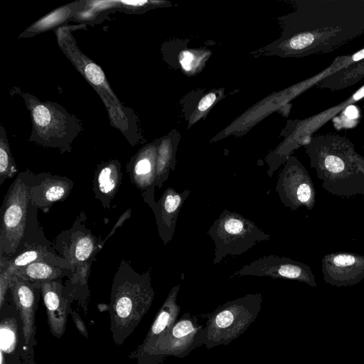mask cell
<instances>
[{
	"instance_id": "6da1fadb",
	"label": "cell",
	"mask_w": 364,
	"mask_h": 364,
	"mask_svg": "<svg viewBox=\"0 0 364 364\" xmlns=\"http://www.w3.org/2000/svg\"><path fill=\"white\" fill-rule=\"evenodd\" d=\"M282 43L291 56L331 52L364 33V0L298 2Z\"/></svg>"
},
{
	"instance_id": "7a4b0ae2",
	"label": "cell",
	"mask_w": 364,
	"mask_h": 364,
	"mask_svg": "<svg viewBox=\"0 0 364 364\" xmlns=\"http://www.w3.org/2000/svg\"><path fill=\"white\" fill-rule=\"evenodd\" d=\"M304 146L311 166L326 191L341 197L364 194V157L346 137L318 135Z\"/></svg>"
},
{
	"instance_id": "3957f363",
	"label": "cell",
	"mask_w": 364,
	"mask_h": 364,
	"mask_svg": "<svg viewBox=\"0 0 364 364\" xmlns=\"http://www.w3.org/2000/svg\"><path fill=\"white\" fill-rule=\"evenodd\" d=\"M150 272L140 274L122 259L116 272L107 310L115 345L131 336L150 309L154 299Z\"/></svg>"
},
{
	"instance_id": "277c9868",
	"label": "cell",
	"mask_w": 364,
	"mask_h": 364,
	"mask_svg": "<svg viewBox=\"0 0 364 364\" xmlns=\"http://www.w3.org/2000/svg\"><path fill=\"white\" fill-rule=\"evenodd\" d=\"M34 173L21 172L10 185L1 207L0 255L11 258L26 246L37 244L31 235L37 208L31 203L29 187Z\"/></svg>"
},
{
	"instance_id": "5b68a950",
	"label": "cell",
	"mask_w": 364,
	"mask_h": 364,
	"mask_svg": "<svg viewBox=\"0 0 364 364\" xmlns=\"http://www.w3.org/2000/svg\"><path fill=\"white\" fill-rule=\"evenodd\" d=\"M70 27L56 31L58 43L76 69L92 85L104 102L112 126L119 129L132 144L136 141V120L132 112L123 107L111 89L101 68L77 48Z\"/></svg>"
},
{
	"instance_id": "8992f818",
	"label": "cell",
	"mask_w": 364,
	"mask_h": 364,
	"mask_svg": "<svg viewBox=\"0 0 364 364\" xmlns=\"http://www.w3.org/2000/svg\"><path fill=\"white\" fill-rule=\"evenodd\" d=\"M262 302L261 293L248 294L228 301L207 314L202 345L211 349L237 338L257 318Z\"/></svg>"
},
{
	"instance_id": "52a82bcc",
	"label": "cell",
	"mask_w": 364,
	"mask_h": 364,
	"mask_svg": "<svg viewBox=\"0 0 364 364\" xmlns=\"http://www.w3.org/2000/svg\"><path fill=\"white\" fill-rule=\"evenodd\" d=\"M22 95L32 119L30 140L58 148L61 152L70 151L71 143L80 130L79 121L56 103L42 102L28 93Z\"/></svg>"
},
{
	"instance_id": "ba28073f",
	"label": "cell",
	"mask_w": 364,
	"mask_h": 364,
	"mask_svg": "<svg viewBox=\"0 0 364 364\" xmlns=\"http://www.w3.org/2000/svg\"><path fill=\"white\" fill-rule=\"evenodd\" d=\"M215 245L213 264H219L227 255H241L262 241L271 239L248 218L225 209L207 230Z\"/></svg>"
},
{
	"instance_id": "9c48e42d",
	"label": "cell",
	"mask_w": 364,
	"mask_h": 364,
	"mask_svg": "<svg viewBox=\"0 0 364 364\" xmlns=\"http://www.w3.org/2000/svg\"><path fill=\"white\" fill-rule=\"evenodd\" d=\"M203 327L198 316L186 312L155 343L129 357L136 364H161L168 356L183 358L202 346Z\"/></svg>"
},
{
	"instance_id": "30bf717a",
	"label": "cell",
	"mask_w": 364,
	"mask_h": 364,
	"mask_svg": "<svg viewBox=\"0 0 364 364\" xmlns=\"http://www.w3.org/2000/svg\"><path fill=\"white\" fill-rule=\"evenodd\" d=\"M281 202L295 210L301 207L311 210L316 202L314 183L303 164L289 156L280 171L275 187Z\"/></svg>"
},
{
	"instance_id": "8fae6325",
	"label": "cell",
	"mask_w": 364,
	"mask_h": 364,
	"mask_svg": "<svg viewBox=\"0 0 364 364\" xmlns=\"http://www.w3.org/2000/svg\"><path fill=\"white\" fill-rule=\"evenodd\" d=\"M0 364H35L28 352L19 311L9 290L0 306Z\"/></svg>"
},
{
	"instance_id": "7c38bea8",
	"label": "cell",
	"mask_w": 364,
	"mask_h": 364,
	"mask_svg": "<svg viewBox=\"0 0 364 364\" xmlns=\"http://www.w3.org/2000/svg\"><path fill=\"white\" fill-rule=\"evenodd\" d=\"M269 277L304 282L311 287L317 286L311 268L306 264L285 257L268 255L261 257L245 265L230 276Z\"/></svg>"
},
{
	"instance_id": "4fadbf2b",
	"label": "cell",
	"mask_w": 364,
	"mask_h": 364,
	"mask_svg": "<svg viewBox=\"0 0 364 364\" xmlns=\"http://www.w3.org/2000/svg\"><path fill=\"white\" fill-rule=\"evenodd\" d=\"M9 290L23 323L26 346L29 355L35 362L36 346V312L40 298L38 282H32L17 275H13Z\"/></svg>"
},
{
	"instance_id": "5bb4252c",
	"label": "cell",
	"mask_w": 364,
	"mask_h": 364,
	"mask_svg": "<svg viewBox=\"0 0 364 364\" xmlns=\"http://www.w3.org/2000/svg\"><path fill=\"white\" fill-rule=\"evenodd\" d=\"M81 216L73 227L59 235L58 249L70 264L75 267L91 263L95 255L102 248L101 243L90 230L82 223Z\"/></svg>"
},
{
	"instance_id": "9a60e30c",
	"label": "cell",
	"mask_w": 364,
	"mask_h": 364,
	"mask_svg": "<svg viewBox=\"0 0 364 364\" xmlns=\"http://www.w3.org/2000/svg\"><path fill=\"white\" fill-rule=\"evenodd\" d=\"M50 331L53 336L60 338L65 331L68 316L74 301L71 291L61 279L38 282Z\"/></svg>"
},
{
	"instance_id": "2e32d148",
	"label": "cell",
	"mask_w": 364,
	"mask_h": 364,
	"mask_svg": "<svg viewBox=\"0 0 364 364\" xmlns=\"http://www.w3.org/2000/svg\"><path fill=\"white\" fill-rule=\"evenodd\" d=\"M321 262L323 279L332 286H352L364 279V256L350 252L328 253Z\"/></svg>"
},
{
	"instance_id": "e0dca14e",
	"label": "cell",
	"mask_w": 364,
	"mask_h": 364,
	"mask_svg": "<svg viewBox=\"0 0 364 364\" xmlns=\"http://www.w3.org/2000/svg\"><path fill=\"white\" fill-rule=\"evenodd\" d=\"M156 144H147L131 159L127 166V171L132 182L141 191L144 201L152 210L156 205L154 200L156 181Z\"/></svg>"
},
{
	"instance_id": "ac0fdd59",
	"label": "cell",
	"mask_w": 364,
	"mask_h": 364,
	"mask_svg": "<svg viewBox=\"0 0 364 364\" xmlns=\"http://www.w3.org/2000/svg\"><path fill=\"white\" fill-rule=\"evenodd\" d=\"M74 186L73 181L65 176L50 173L35 174L30 184L31 203L44 213L56 202L64 200Z\"/></svg>"
},
{
	"instance_id": "d6986e66",
	"label": "cell",
	"mask_w": 364,
	"mask_h": 364,
	"mask_svg": "<svg viewBox=\"0 0 364 364\" xmlns=\"http://www.w3.org/2000/svg\"><path fill=\"white\" fill-rule=\"evenodd\" d=\"M363 97H364V85L345 101L307 119L299 121L295 125V129L290 134L289 140L281 146V149L285 153L289 154L299 144L304 145L311 139V134L329 119Z\"/></svg>"
},
{
	"instance_id": "ffe728a7",
	"label": "cell",
	"mask_w": 364,
	"mask_h": 364,
	"mask_svg": "<svg viewBox=\"0 0 364 364\" xmlns=\"http://www.w3.org/2000/svg\"><path fill=\"white\" fill-rule=\"evenodd\" d=\"M191 191L186 189L181 193L173 188H167L156 202L153 210L156 218L159 235L166 245L171 241L175 233L176 221L180 210Z\"/></svg>"
},
{
	"instance_id": "44dd1931",
	"label": "cell",
	"mask_w": 364,
	"mask_h": 364,
	"mask_svg": "<svg viewBox=\"0 0 364 364\" xmlns=\"http://www.w3.org/2000/svg\"><path fill=\"white\" fill-rule=\"evenodd\" d=\"M181 284L173 286L162 306L158 311L143 342L137 346L135 352L142 351L161 338L178 321L181 306L177 304V296Z\"/></svg>"
},
{
	"instance_id": "7402d4cb",
	"label": "cell",
	"mask_w": 364,
	"mask_h": 364,
	"mask_svg": "<svg viewBox=\"0 0 364 364\" xmlns=\"http://www.w3.org/2000/svg\"><path fill=\"white\" fill-rule=\"evenodd\" d=\"M122 173L121 164L111 160L98 165L95 172L92 190L95 197L105 208H109L111 203L121 186Z\"/></svg>"
},
{
	"instance_id": "603a6c76",
	"label": "cell",
	"mask_w": 364,
	"mask_h": 364,
	"mask_svg": "<svg viewBox=\"0 0 364 364\" xmlns=\"http://www.w3.org/2000/svg\"><path fill=\"white\" fill-rule=\"evenodd\" d=\"M74 270L46 261L33 262L14 272V275L23 277L32 282H42L61 279L64 277L74 276Z\"/></svg>"
},
{
	"instance_id": "cb8c5ba5",
	"label": "cell",
	"mask_w": 364,
	"mask_h": 364,
	"mask_svg": "<svg viewBox=\"0 0 364 364\" xmlns=\"http://www.w3.org/2000/svg\"><path fill=\"white\" fill-rule=\"evenodd\" d=\"M86 1H78L61 6L33 23L21 36L28 37L53 28L85 8Z\"/></svg>"
},
{
	"instance_id": "d4e9b609",
	"label": "cell",
	"mask_w": 364,
	"mask_h": 364,
	"mask_svg": "<svg viewBox=\"0 0 364 364\" xmlns=\"http://www.w3.org/2000/svg\"><path fill=\"white\" fill-rule=\"evenodd\" d=\"M363 77L364 58L328 76L318 84V87L332 90H340L355 83Z\"/></svg>"
},
{
	"instance_id": "484cf974",
	"label": "cell",
	"mask_w": 364,
	"mask_h": 364,
	"mask_svg": "<svg viewBox=\"0 0 364 364\" xmlns=\"http://www.w3.org/2000/svg\"><path fill=\"white\" fill-rule=\"evenodd\" d=\"M176 146L171 139H164L157 145L156 186L159 189L168 180L170 170L175 169Z\"/></svg>"
},
{
	"instance_id": "4316f807",
	"label": "cell",
	"mask_w": 364,
	"mask_h": 364,
	"mask_svg": "<svg viewBox=\"0 0 364 364\" xmlns=\"http://www.w3.org/2000/svg\"><path fill=\"white\" fill-rule=\"evenodd\" d=\"M0 136V186H1L6 179L13 178L17 173L18 168L11 154L3 126H1Z\"/></svg>"
},
{
	"instance_id": "83f0119b",
	"label": "cell",
	"mask_w": 364,
	"mask_h": 364,
	"mask_svg": "<svg viewBox=\"0 0 364 364\" xmlns=\"http://www.w3.org/2000/svg\"><path fill=\"white\" fill-rule=\"evenodd\" d=\"M164 1H111L110 9H119L124 11H143L149 7L158 6Z\"/></svg>"
},
{
	"instance_id": "f1b7e54d",
	"label": "cell",
	"mask_w": 364,
	"mask_h": 364,
	"mask_svg": "<svg viewBox=\"0 0 364 364\" xmlns=\"http://www.w3.org/2000/svg\"><path fill=\"white\" fill-rule=\"evenodd\" d=\"M13 275L6 268L4 260L0 259V306L3 304L9 290Z\"/></svg>"
},
{
	"instance_id": "f546056e",
	"label": "cell",
	"mask_w": 364,
	"mask_h": 364,
	"mask_svg": "<svg viewBox=\"0 0 364 364\" xmlns=\"http://www.w3.org/2000/svg\"><path fill=\"white\" fill-rule=\"evenodd\" d=\"M70 315L72 316L73 321L75 324L76 328L80 331V333L86 338H88V333L87 330V327L85 323L81 318L80 316L77 314L75 310H71Z\"/></svg>"
},
{
	"instance_id": "4dcf8cb0",
	"label": "cell",
	"mask_w": 364,
	"mask_h": 364,
	"mask_svg": "<svg viewBox=\"0 0 364 364\" xmlns=\"http://www.w3.org/2000/svg\"><path fill=\"white\" fill-rule=\"evenodd\" d=\"M216 98V95L214 92L207 94L199 102L198 109L201 112L206 111L213 105Z\"/></svg>"
},
{
	"instance_id": "1f68e13d",
	"label": "cell",
	"mask_w": 364,
	"mask_h": 364,
	"mask_svg": "<svg viewBox=\"0 0 364 364\" xmlns=\"http://www.w3.org/2000/svg\"><path fill=\"white\" fill-rule=\"evenodd\" d=\"M180 62L182 67L188 71L194 64V55L189 51H183L180 56Z\"/></svg>"
},
{
	"instance_id": "d6a6232c",
	"label": "cell",
	"mask_w": 364,
	"mask_h": 364,
	"mask_svg": "<svg viewBox=\"0 0 364 364\" xmlns=\"http://www.w3.org/2000/svg\"><path fill=\"white\" fill-rule=\"evenodd\" d=\"M130 209L127 210L125 213H124L123 215H122V216L120 217V218H119V220H117V222L116 223V224L114 225V228H112V230H111V232H109V234L105 237V239L101 243V246L102 247V245H104V243L106 242V240L115 232V230L119 228L123 223L124 222L129 218L130 216Z\"/></svg>"
},
{
	"instance_id": "836d02e7",
	"label": "cell",
	"mask_w": 364,
	"mask_h": 364,
	"mask_svg": "<svg viewBox=\"0 0 364 364\" xmlns=\"http://www.w3.org/2000/svg\"><path fill=\"white\" fill-rule=\"evenodd\" d=\"M343 114H345V118L348 121L356 119L358 115L356 107L353 105H350L343 111Z\"/></svg>"
}]
</instances>
